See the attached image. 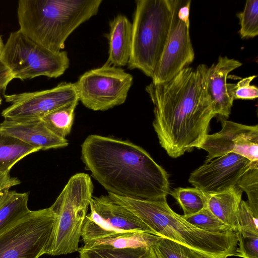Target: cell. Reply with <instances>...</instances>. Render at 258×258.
<instances>
[{
    "instance_id": "obj_1",
    "label": "cell",
    "mask_w": 258,
    "mask_h": 258,
    "mask_svg": "<svg viewBox=\"0 0 258 258\" xmlns=\"http://www.w3.org/2000/svg\"><path fill=\"white\" fill-rule=\"evenodd\" d=\"M208 68L205 64L196 69L187 67L167 82L146 87L154 106V128L172 158L199 148L216 115L206 87Z\"/></svg>"
},
{
    "instance_id": "obj_2",
    "label": "cell",
    "mask_w": 258,
    "mask_h": 258,
    "mask_svg": "<svg viewBox=\"0 0 258 258\" xmlns=\"http://www.w3.org/2000/svg\"><path fill=\"white\" fill-rule=\"evenodd\" d=\"M81 159L108 194L155 200L170 191L167 172L143 148L127 141L90 135L82 144Z\"/></svg>"
},
{
    "instance_id": "obj_3",
    "label": "cell",
    "mask_w": 258,
    "mask_h": 258,
    "mask_svg": "<svg viewBox=\"0 0 258 258\" xmlns=\"http://www.w3.org/2000/svg\"><path fill=\"white\" fill-rule=\"evenodd\" d=\"M114 202L125 207L155 233V235L187 246L207 258L236 256V232L214 233L188 222L168 205L166 198L149 200L108 195Z\"/></svg>"
},
{
    "instance_id": "obj_4",
    "label": "cell",
    "mask_w": 258,
    "mask_h": 258,
    "mask_svg": "<svg viewBox=\"0 0 258 258\" xmlns=\"http://www.w3.org/2000/svg\"><path fill=\"white\" fill-rule=\"evenodd\" d=\"M102 0H20L19 30L53 51H60L70 35L97 15Z\"/></svg>"
},
{
    "instance_id": "obj_5",
    "label": "cell",
    "mask_w": 258,
    "mask_h": 258,
    "mask_svg": "<svg viewBox=\"0 0 258 258\" xmlns=\"http://www.w3.org/2000/svg\"><path fill=\"white\" fill-rule=\"evenodd\" d=\"M174 1H136L130 69H138L152 78L167 39Z\"/></svg>"
},
{
    "instance_id": "obj_6",
    "label": "cell",
    "mask_w": 258,
    "mask_h": 258,
    "mask_svg": "<svg viewBox=\"0 0 258 258\" xmlns=\"http://www.w3.org/2000/svg\"><path fill=\"white\" fill-rule=\"evenodd\" d=\"M93 192V183L88 174L79 173L71 177L50 207L55 221L45 254L59 255L78 251Z\"/></svg>"
},
{
    "instance_id": "obj_7",
    "label": "cell",
    "mask_w": 258,
    "mask_h": 258,
    "mask_svg": "<svg viewBox=\"0 0 258 258\" xmlns=\"http://www.w3.org/2000/svg\"><path fill=\"white\" fill-rule=\"evenodd\" d=\"M1 60L14 79L22 81L39 76L56 78L63 74L70 65L66 51H52L19 30L10 33L4 44Z\"/></svg>"
},
{
    "instance_id": "obj_8",
    "label": "cell",
    "mask_w": 258,
    "mask_h": 258,
    "mask_svg": "<svg viewBox=\"0 0 258 258\" xmlns=\"http://www.w3.org/2000/svg\"><path fill=\"white\" fill-rule=\"evenodd\" d=\"M54 221L50 207L30 210L0 233V258H39L45 254Z\"/></svg>"
},
{
    "instance_id": "obj_9",
    "label": "cell",
    "mask_w": 258,
    "mask_h": 258,
    "mask_svg": "<svg viewBox=\"0 0 258 258\" xmlns=\"http://www.w3.org/2000/svg\"><path fill=\"white\" fill-rule=\"evenodd\" d=\"M133 78L121 68L106 62L81 76L75 83L79 101L94 111H105L123 104Z\"/></svg>"
},
{
    "instance_id": "obj_10",
    "label": "cell",
    "mask_w": 258,
    "mask_h": 258,
    "mask_svg": "<svg viewBox=\"0 0 258 258\" xmlns=\"http://www.w3.org/2000/svg\"><path fill=\"white\" fill-rule=\"evenodd\" d=\"M190 3V0L174 1L167 39L151 78L153 84L171 80L194 60L189 33Z\"/></svg>"
},
{
    "instance_id": "obj_11",
    "label": "cell",
    "mask_w": 258,
    "mask_h": 258,
    "mask_svg": "<svg viewBox=\"0 0 258 258\" xmlns=\"http://www.w3.org/2000/svg\"><path fill=\"white\" fill-rule=\"evenodd\" d=\"M81 232L85 243L130 232H154L134 214L114 202L108 195L93 197Z\"/></svg>"
},
{
    "instance_id": "obj_12",
    "label": "cell",
    "mask_w": 258,
    "mask_h": 258,
    "mask_svg": "<svg viewBox=\"0 0 258 258\" xmlns=\"http://www.w3.org/2000/svg\"><path fill=\"white\" fill-rule=\"evenodd\" d=\"M4 98L11 105L1 115L5 119L16 121L41 118L61 106L79 101L75 84L66 82L50 89L5 94Z\"/></svg>"
},
{
    "instance_id": "obj_13",
    "label": "cell",
    "mask_w": 258,
    "mask_h": 258,
    "mask_svg": "<svg viewBox=\"0 0 258 258\" xmlns=\"http://www.w3.org/2000/svg\"><path fill=\"white\" fill-rule=\"evenodd\" d=\"M218 133L207 135L199 149L208 152L205 162L228 153L240 155L251 162L258 161V125H247L223 120Z\"/></svg>"
},
{
    "instance_id": "obj_14",
    "label": "cell",
    "mask_w": 258,
    "mask_h": 258,
    "mask_svg": "<svg viewBox=\"0 0 258 258\" xmlns=\"http://www.w3.org/2000/svg\"><path fill=\"white\" fill-rule=\"evenodd\" d=\"M252 163L240 155L228 153L205 162L195 170L190 173L188 181L207 194L218 192L236 186Z\"/></svg>"
},
{
    "instance_id": "obj_15",
    "label": "cell",
    "mask_w": 258,
    "mask_h": 258,
    "mask_svg": "<svg viewBox=\"0 0 258 258\" xmlns=\"http://www.w3.org/2000/svg\"><path fill=\"white\" fill-rule=\"evenodd\" d=\"M0 130L39 150L64 148L69 145L66 138L52 132L41 118L25 121L5 119L0 123Z\"/></svg>"
},
{
    "instance_id": "obj_16",
    "label": "cell",
    "mask_w": 258,
    "mask_h": 258,
    "mask_svg": "<svg viewBox=\"0 0 258 258\" xmlns=\"http://www.w3.org/2000/svg\"><path fill=\"white\" fill-rule=\"evenodd\" d=\"M242 65L241 62L227 56H219L216 63L208 68L205 75L207 90L216 114L228 117L234 98L228 92V74Z\"/></svg>"
},
{
    "instance_id": "obj_17",
    "label": "cell",
    "mask_w": 258,
    "mask_h": 258,
    "mask_svg": "<svg viewBox=\"0 0 258 258\" xmlns=\"http://www.w3.org/2000/svg\"><path fill=\"white\" fill-rule=\"evenodd\" d=\"M40 151L0 130V189L9 190L20 181L12 177L10 172L19 161L29 154Z\"/></svg>"
},
{
    "instance_id": "obj_18",
    "label": "cell",
    "mask_w": 258,
    "mask_h": 258,
    "mask_svg": "<svg viewBox=\"0 0 258 258\" xmlns=\"http://www.w3.org/2000/svg\"><path fill=\"white\" fill-rule=\"evenodd\" d=\"M107 63L116 67L127 64L131 52L132 24L127 17L118 15L109 23Z\"/></svg>"
},
{
    "instance_id": "obj_19",
    "label": "cell",
    "mask_w": 258,
    "mask_h": 258,
    "mask_svg": "<svg viewBox=\"0 0 258 258\" xmlns=\"http://www.w3.org/2000/svg\"><path fill=\"white\" fill-rule=\"evenodd\" d=\"M242 191L237 186L218 192L208 194L207 208L232 231H240L238 211Z\"/></svg>"
},
{
    "instance_id": "obj_20",
    "label": "cell",
    "mask_w": 258,
    "mask_h": 258,
    "mask_svg": "<svg viewBox=\"0 0 258 258\" xmlns=\"http://www.w3.org/2000/svg\"><path fill=\"white\" fill-rule=\"evenodd\" d=\"M29 192L14 190L0 191V233L30 210L28 207Z\"/></svg>"
},
{
    "instance_id": "obj_21",
    "label": "cell",
    "mask_w": 258,
    "mask_h": 258,
    "mask_svg": "<svg viewBox=\"0 0 258 258\" xmlns=\"http://www.w3.org/2000/svg\"><path fill=\"white\" fill-rule=\"evenodd\" d=\"M160 237L144 232H130L93 240L84 243L80 248L87 249L97 245L115 248L151 246Z\"/></svg>"
},
{
    "instance_id": "obj_22",
    "label": "cell",
    "mask_w": 258,
    "mask_h": 258,
    "mask_svg": "<svg viewBox=\"0 0 258 258\" xmlns=\"http://www.w3.org/2000/svg\"><path fill=\"white\" fill-rule=\"evenodd\" d=\"M80 258H158L152 246L115 248L97 245L78 251Z\"/></svg>"
},
{
    "instance_id": "obj_23",
    "label": "cell",
    "mask_w": 258,
    "mask_h": 258,
    "mask_svg": "<svg viewBox=\"0 0 258 258\" xmlns=\"http://www.w3.org/2000/svg\"><path fill=\"white\" fill-rule=\"evenodd\" d=\"M78 101L61 106L41 118L45 125L57 136L65 138L70 133Z\"/></svg>"
},
{
    "instance_id": "obj_24",
    "label": "cell",
    "mask_w": 258,
    "mask_h": 258,
    "mask_svg": "<svg viewBox=\"0 0 258 258\" xmlns=\"http://www.w3.org/2000/svg\"><path fill=\"white\" fill-rule=\"evenodd\" d=\"M169 193L182 209L184 216L196 214L207 208L208 194L197 187H178Z\"/></svg>"
},
{
    "instance_id": "obj_25",
    "label": "cell",
    "mask_w": 258,
    "mask_h": 258,
    "mask_svg": "<svg viewBox=\"0 0 258 258\" xmlns=\"http://www.w3.org/2000/svg\"><path fill=\"white\" fill-rule=\"evenodd\" d=\"M151 246L158 258H207L187 246L160 237Z\"/></svg>"
},
{
    "instance_id": "obj_26",
    "label": "cell",
    "mask_w": 258,
    "mask_h": 258,
    "mask_svg": "<svg viewBox=\"0 0 258 258\" xmlns=\"http://www.w3.org/2000/svg\"><path fill=\"white\" fill-rule=\"evenodd\" d=\"M236 186L246 193L247 202L252 212L258 217V161L252 162L240 178Z\"/></svg>"
},
{
    "instance_id": "obj_27",
    "label": "cell",
    "mask_w": 258,
    "mask_h": 258,
    "mask_svg": "<svg viewBox=\"0 0 258 258\" xmlns=\"http://www.w3.org/2000/svg\"><path fill=\"white\" fill-rule=\"evenodd\" d=\"M182 217L192 225L205 231L219 233L232 231L228 226L216 217L208 208L196 214L182 215Z\"/></svg>"
},
{
    "instance_id": "obj_28",
    "label": "cell",
    "mask_w": 258,
    "mask_h": 258,
    "mask_svg": "<svg viewBox=\"0 0 258 258\" xmlns=\"http://www.w3.org/2000/svg\"><path fill=\"white\" fill-rule=\"evenodd\" d=\"M239 20V34L242 38L258 35V0H247L243 10L237 14Z\"/></svg>"
},
{
    "instance_id": "obj_29",
    "label": "cell",
    "mask_w": 258,
    "mask_h": 258,
    "mask_svg": "<svg viewBox=\"0 0 258 258\" xmlns=\"http://www.w3.org/2000/svg\"><path fill=\"white\" fill-rule=\"evenodd\" d=\"M238 221L242 236H258V217L252 212L247 201L242 200L240 204Z\"/></svg>"
},
{
    "instance_id": "obj_30",
    "label": "cell",
    "mask_w": 258,
    "mask_h": 258,
    "mask_svg": "<svg viewBox=\"0 0 258 258\" xmlns=\"http://www.w3.org/2000/svg\"><path fill=\"white\" fill-rule=\"evenodd\" d=\"M239 247L236 256L242 258H258V236L243 237L237 233Z\"/></svg>"
},
{
    "instance_id": "obj_31",
    "label": "cell",
    "mask_w": 258,
    "mask_h": 258,
    "mask_svg": "<svg viewBox=\"0 0 258 258\" xmlns=\"http://www.w3.org/2000/svg\"><path fill=\"white\" fill-rule=\"evenodd\" d=\"M256 77V75L248 76L234 84L233 90L234 100L254 99L257 97V87L250 85V82Z\"/></svg>"
},
{
    "instance_id": "obj_32",
    "label": "cell",
    "mask_w": 258,
    "mask_h": 258,
    "mask_svg": "<svg viewBox=\"0 0 258 258\" xmlns=\"http://www.w3.org/2000/svg\"><path fill=\"white\" fill-rule=\"evenodd\" d=\"M14 76L5 64L0 59V93L4 92Z\"/></svg>"
},
{
    "instance_id": "obj_33",
    "label": "cell",
    "mask_w": 258,
    "mask_h": 258,
    "mask_svg": "<svg viewBox=\"0 0 258 258\" xmlns=\"http://www.w3.org/2000/svg\"><path fill=\"white\" fill-rule=\"evenodd\" d=\"M4 47V44L3 42L2 37L0 36V59H1V55L2 54Z\"/></svg>"
},
{
    "instance_id": "obj_34",
    "label": "cell",
    "mask_w": 258,
    "mask_h": 258,
    "mask_svg": "<svg viewBox=\"0 0 258 258\" xmlns=\"http://www.w3.org/2000/svg\"><path fill=\"white\" fill-rule=\"evenodd\" d=\"M2 101V98L1 97V96H0V105L1 104Z\"/></svg>"
},
{
    "instance_id": "obj_35",
    "label": "cell",
    "mask_w": 258,
    "mask_h": 258,
    "mask_svg": "<svg viewBox=\"0 0 258 258\" xmlns=\"http://www.w3.org/2000/svg\"><path fill=\"white\" fill-rule=\"evenodd\" d=\"M2 190L0 189V191H1Z\"/></svg>"
}]
</instances>
